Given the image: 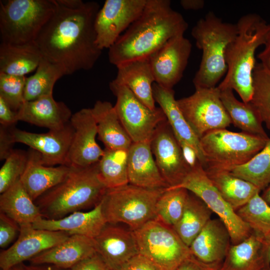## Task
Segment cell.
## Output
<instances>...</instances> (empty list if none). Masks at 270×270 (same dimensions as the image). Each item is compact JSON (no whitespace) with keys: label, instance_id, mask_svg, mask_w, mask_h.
<instances>
[{"label":"cell","instance_id":"cell-1","mask_svg":"<svg viewBox=\"0 0 270 270\" xmlns=\"http://www.w3.org/2000/svg\"><path fill=\"white\" fill-rule=\"evenodd\" d=\"M98 2L56 0L55 8L34 43L44 58L61 66L66 75L92 68L102 50L96 43Z\"/></svg>","mask_w":270,"mask_h":270},{"label":"cell","instance_id":"cell-2","mask_svg":"<svg viewBox=\"0 0 270 270\" xmlns=\"http://www.w3.org/2000/svg\"><path fill=\"white\" fill-rule=\"evenodd\" d=\"M188 24L169 0H147L140 16L108 48V60L116 67L148 58L171 38L184 34Z\"/></svg>","mask_w":270,"mask_h":270},{"label":"cell","instance_id":"cell-3","mask_svg":"<svg viewBox=\"0 0 270 270\" xmlns=\"http://www.w3.org/2000/svg\"><path fill=\"white\" fill-rule=\"evenodd\" d=\"M236 24L237 35L228 45L225 54L227 72L218 87L220 90H236L242 102L247 103L252 94L256 51L264 44L270 24L256 14L242 16Z\"/></svg>","mask_w":270,"mask_h":270},{"label":"cell","instance_id":"cell-4","mask_svg":"<svg viewBox=\"0 0 270 270\" xmlns=\"http://www.w3.org/2000/svg\"><path fill=\"white\" fill-rule=\"evenodd\" d=\"M98 163L84 168L72 166L63 181L35 200L43 218L59 219L94 208L100 202L107 188L99 176Z\"/></svg>","mask_w":270,"mask_h":270},{"label":"cell","instance_id":"cell-5","mask_svg":"<svg viewBox=\"0 0 270 270\" xmlns=\"http://www.w3.org/2000/svg\"><path fill=\"white\" fill-rule=\"evenodd\" d=\"M238 32L236 24L224 22L212 12L197 22L191 34L202 56L192 80L195 88L216 87L226 75V51Z\"/></svg>","mask_w":270,"mask_h":270},{"label":"cell","instance_id":"cell-6","mask_svg":"<svg viewBox=\"0 0 270 270\" xmlns=\"http://www.w3.org/2000/svg\"><path fill=\"white\" fill-rule=\"evenodd\" d=\"M164 189H148L128 184L107 188L100 202L107 223L124 224L135 230L154 220L156 206Z\"/></svg>","mask_w":270,"mask_h":270},{"label":"cell","instance_id":"cell-7","mask_svg":"<svg viewBox=\"0 0 270 270\" xmlns=\"http://www.w3.org/2000/svg\"><path fill=\"white\" fill-rule=\"evenodd\" d=\"M269 138L226 128L210 131L200 139L203 167L230 171L248 162L264 148Z\"/></svg>","mask_w":270,"mask_h":270},{"label":"cell","instance_id":"cell-8","mask_svg":"<svg viewBox=\"0 0 270 270\" xmlns=\"http://www.w3.org/2000/svg\"><path fill=\"white\" fill-rule=\"evenodd\" d=\"M56 0H8L0 2L1 42H34L52 14Z\"/></svg>","mask_w":270,"mask_h":270},{"label":"cell","instance_id":"cell-9","mask_svg":"<svg viewBox=\"0 0 270 270\" xmlns=\"http://www.w3.org/2000/svg\"><path fill=\"white\" fill-rule=\"evenodd\" d=\"M139 253L158 270H175L192 255L172 228L152 220L133 231Z\"/></svg>","mask_w":270,"mask_h":270},{"label":"cell","instance_id":"cell-10","mask_svg":"<svg viewBox=\"0 0 270 270\" xmlns=\"http://www.w3.org/2000/svg\"><path fill=\"white\" fill-rule=\"evenodd\" d=\"M168 188H185L201 199L225 224L232 244L240 242L252 234L250 226L222 197L201 164L192 168L179 184Z\"/></svg>","mask_w":270,"mask_h":270},{"label":"cell","instance_id":"cell-11","mask_svg":"<svg viewBox=\"0 0 270 270\" xmlns=\"http://www.w3.org/2000/svg\"><path fill=\"white\" fill-rule=\"evenodd\" d=\"M109 87L116 98V111L132 142H150L157 126L167 120L162 108H150L126 86L114 80Z\"/></svg>","mask_w":270,"mask_h":270},{"label":"cell","instance_id":"cell-12","mask_svg":"<svg viewBox=\"0 0 270 270\" xmlns=\"http://www.w3.org/2000/svg\"><path fill=\"white\" fill-rule=\"evenodd\" d=\"M192 95L177 100L179 108L196 135L223 129L232 124L218 86L196 88Z\"/></svg>","mask_w":270,"mask_h":270},{"label":"cell","instance_id":"cell-13","mask_svg":"<svg viewBox=\"0 0 270 270\" xmlns=\"http://www.w3.org/2000/svg\"><path fill=\"white\" fill-rule=\"evenodd\" d=\"M147 0H106L96 15V43L101 50L110 48L140 16Z\"/></svg>","mask_w":270,"mask_h":270},{"label":"cell","instance_id":"cell-14","mask_svg":"<svg viewBox=\"0 0 270 270\" xmlns=\"http://www.w3.org/2000/svg\"><path fill=\"white\" fill-rule=\"evenodd\" d=\"M150 144L156 162L168 187L179 184L191 169L167 120L157 126Z\"/></svg>","mask_w":270,"mask_h":270},{"label":"cell","instance_id":"cell-15","mask_svg":"<svg viewBox=\"0 0 270 270\" xmlns=\"http://www.w3.org/2000/svg\"><path fill=\"white\" fill-rule=\"evenodd\" d=\"M192 44L184 34L174 36L148 58L155 82L168 89L182 79L192 52Z\"/></svg>","mask_w":270,"mask_h":270},{"label":"cell","instance_id":"cell-16","mask_svg":"<svg viewBox=\"0 0 270 270\" xmlns=\"http://www.w3.org/2000/svg\"><path fill=\"white\" fill-rule=\"evenodd\" d=\"M16 241L0 254L2 270H9L62 243L70 236L62 232L36 229L32 224L20 226Z\"/></svg>","mask_w":270,"mask_h":270},{"label":"cell","instance_id":"cell-17","mask_svg":"<svg viewBox=\"0 0 270 270\" xmlns=\"http://www.w3.org/2000/svg\"><path fill=\"white\" fill-rule=\"evenodd\" d=\"M14 143H21L38 152L46 166L67 165L74 128L70 122L64 128L46 133H34L10 128Z\"/></svg>","mask_w":270,"mask_h":270},{"label":"cell","instance_id":"cell-18","mask_svg":"<svg viewBox=\"0 0 270 270\" xmlns=\"http://www.w3.org/2000/svg\"><path fill=\"white\" fill-rule=\"evenodd\" d=\"M70 122L74 130L70 148L68 166L84 168L98 163L104 154L96 141L97 126L91 108L72 114Z\"/></svg>","mask_w":270,"mask_h":270},{"label":"cell","instance_id":"cell-19","mask_svg":"<svg viewBox=\"0 0 270 270\" xmlns=\"http://www.w3.org/2000/svg\"><path fill=\"white\" fill-rule=\"evenodd\" d=\"M94 239L96 252L110 270H122L127 262L139 254L133 231L118 224L107 223Z\"/></svg>","mask_w":270,"mask_h":270},{"label":"cell","instance_id":"cell-20","mask_svg":"<svg viewBox=\"0 0 270 270\" xmlns=\"http://www.w3.org/2000/svg\"><path fill=\"white\" fill-rule=\"evenodd\" d=\"M16 114L18 121L47 128L49 130L63 128L70 122L72 115L66 104L56 101L52 94L25 102Z\"/></svg>","mask_w":270,"mask_h":270},{"label":"cell","instance_id":"cell-21","mask_svg":"<svg viewBox=\"0 0 270 270\" xmlns=\"http://www.w3.org/2000/svg\"><path fill=\"white\" fill-rule=\"evenodd\" d=\"M28 152L26 168L20 181L31 198L35 202L39 197L63 181L72 166H46L37 151L30 148Z\"/></svg>","mask_w":270,"mask_h":270},{"label":"cell","instance_id":"cell-22","mask_svg":"<svg viewBox=\"0 0 270 270\" xmlns=\"http://www.w3.org/2000/svg\"><path fill=\"white\" fill-rule=\"evenodd\" d=\"M232 244L224 222L211 218L189 246L192 254L208 264H222Z\"/></svg>","mask_w":270,"mask_h":270},{"label":"cell","instance_id":"cell-23","mask_svg":"<svg viewBox=\"0 0 270 270\" xmlns=\"http://www.w3.org/2000/svg\"><path fill=\"white\" fill-rule=\"evenodd\" d=\"M106 224L100 202L90 211L75 212L57 220L42 218L32 225L36 229L62 232L70 236L80 235L94 238Z\"/></svg>","mask_w":270,"mask_h":270},{"label":"cell","instance_id":"cell-24","mask_svg":"<svg viewBox=\"0 0 270 270\" xmlns=\"http://www.w3.org/2000/svg\"><path fill=\"white\" fill-rule=\"evenodd\" d=\"M129 184L148 189H164L168 186L153 157L150 142H132L128 150Z\"/></svg>","mask_w":270,"mask_h":270},{"label":"cell","instance_id":"cell-25","mask_svg":"<svg viewBox=\"0 0 270 270\" xmlns=\"http://www.w3.org/2000/svg\"><path fill=\"white\" fill-rule=\"evenodd\" d=\"M96 252L94 238L72 235L62 243L29 260L31 264H48L70 269L78 262Z\"/></svg>","mask_w":270,"mask_h":270},{"label":"cell","instance_id":"cell-26","mask_svg":"<svg viewBox=\"0 0 270 270\" xmlns=\"http://www.w3.org/2000/svg\"><path fill=\"white\" fill-rule=\"evenodd\" d=\"M114 80L126 86L144 104L155 109L152 86L155 82L148 58L122 64L117 67Z\"/></svg>","mask_w":270,"mask_h":270},{"label":"cell","instance_id":"cell-27","mask_svg":"<svg viewBox=\"0 0 270 270\" xmlns=\"http://www.w3.org/2000/svg\"><path fill=\"white\" fill-rule=\"evenodd\" d=\"M91 110L96 124L98 139L103 142L105 148L128 150L132 142L114 106L109 102L98 100Z\"/></svg>","mask_w":270,"mask_h":270},{"label":"cell","instance_id":"cell-28","mask_svg":"<svg viewBox=\"0 0 270 270\" xmlns=\"http://www.w3.org/2000/svg\"><path fill=\"white\" fill-rule=\"evenodd\" d=\"M154 100L164 112L174 135L190 144L196 150L204 166V158L199 138L196 135L178 107L173 89L166 88L154 82L152 86Z\"/></svg>","mask_w":270,"mask_h":270},{"label":"cell","instance_id":"cell-29","mask_svg":"<svg viewBox=\"0 0 270 270\" xmlns=\"http://www.w3.org/2000/svg\"><path fill=\"white\" fill-rule=\"evenodd\" d=\"M0 211L20 226L32 224L43 218L39 208L24 188L20 179L0 194Z\"/></svg>","mask_w":270,"mask_h":270},{"label":"cell","instance_id":"cell-30","mask_svg":"<svg viewBox=\"0 0 270 270\" xmlns=\"http://www.w3.org/2000/svg\"><path fill=\"white\" fill-rule=\"evenodd\" d=\"M43 58L34 42L0 45V72L25 76L36 70Z\"/></svg>","mask_w":270,"mask_h":270},{"label":"cell","instance_id":"cell-31","mask_svg":"<svg viewBox=\"0 0 270 270\" xmlns=\"http://www.w3.org/2000/svg\"><path fill=\"white\" fill-rule=\"evenodd\" d=\"M262 253L261 237L253 232L246 239L231 244L220 270H268Z\"/></svg>","mask_w":270,"mask_h":270},{"label":"cell","instance_id":"cell-32","mask_svg":"<svg viewBox=\"0 0 270 270\" xmlns=\"http://www.w3.org/2000/svg\"><path fill=\"white\" fill-rule=\"evenodd\" d=\"M204 170L222 197L236 211L260 192L254 184L234 176L230 171Z\"/></svg>","mask_w":270,"mask_h":270},{"label":"cell","instance_id":"cell-33","mask_svg":"<svg viewBox=\"0 0 270 270\" xmlns=\"http://www.w3.org/2000/svg\"><path fill=\"white\" fill-rule=\"evenodd\" d=\"M220 90L222 104L235 127L244 132L269 138L263 128L258 112L250 102L239 101L234 96L232 90Z\"/></svg>","mask_w":270,"mask_h":270},{"label":"cell","instance_id":"cell-34","mask_svg":"<svg viewBox=\"0 0 270 270\" xmlns=\"http://www.w3.org/2000/svg\"><path fill=\"white\" fill-rule=\"evenodd\" d=\"M212 212L198 197L189 194L182 214L172 228L188 247L211 219Z\"/></svg>","mask_w":270,"mask_h":270},{"label":"cell","instance_id":"cell-35","mask_svg":"<svg viewBox=\"0 0 270 270\" xmlns=\"http://www.w3.org/2000/svg\"><path fill=\"white\" fill-rule=\"evenodd\" d=\"M98 165L100 178L107 188L129 184L128 150L104 148Z\"/></svg>","mask_w":270,"mask_h":270},{"label":"cell","instance_id":"cell-36","mask_svg":"<svg viewBox=\"0 0 270 270\" xmlns=\"http://www.w3.org/2000/svg\"><path fill=\"white\" fill-rule=\"evenodd\" d=\"M65 75V72L61 66L43 58L36 72L26 77L24 90L25 102L52 94L56 82Z\"/></svg>","mask_w":270,"mask_h":270},{"label":"cell","instance_id":"cell-37","mask_svg":"<svg viewBox=\"0 0 270 270\" xmlns=\"http://www.w3.org/2000/svg\"><path fill=\"white\" fill-rule=\"evenodd\" d=\"M254 184L260 191L270 183V138L264 148L246 163L230 171Z\"/></svg>","mask_w":270,"mask_h":270},{"label":"cell","instance_id":"cell-38","mask_svg":"<svg viewBox=\"0 0 270 270\" xmlns=\"http://www.w3.org/2000/svg\"><path fill=\"white\" fill-rule=\"evenodd\" d=\"M189 194L184 188H166L156 202L155 220L173 228L182 214Z\"/></svg>","mask_w":270,"mask_h":270},{"label":"cell","instance_id":"cell-39","mask_svg":"<svg viewBox=\"0 0 270 270\" xmlns=\"http://www.w3.org/2000/svg\"><path fill=\"white\" fill-rule=\"evenodd\" d=\"M236 212L256 235L262 237L270 232V205L260 192L237 210Z\"/></svg>","mask_w":270,"mask_h":270},{"label":"cell","instance_id":"cell-40","mask_svg":"<svg viewBox=\"0 0 270 270\" xmlns=\"http://www.w3.org/2000/svg\"><path fill=\"white\" fill-rule=\"evenodd\" d=\"M250 102L270 130V70L260 63L256 64L254 70L252 94Z\"/></svg>","mask_w":270,"mask_h":270},{"label":"cell","instance_id":"cell-41","mask_svg":"<svg viewBox=\"0 0 270 270\" xmlns=\"http://www.w3.org/2000/svg\"><path fill=\"white\" fill-rule=\"evenodd\" d=\"M28 152L14 150L5 160L0 170V193L2 194L19 180L28 162Z\"/></svg>","mask_w":270,"mask_h":270},{"label":"cell","instance_id":"cell-42","mask_svg":"<svg viewBox=\"0 0 270 270\" xmlns=\"http://www.w3.org/2000/svg\"><path fill=\"white\" fill-rule=\"evenodd\" d=\"M26 77L0 72V96L14 111L25 102L24 90Z\"/></svg>","mask_w":270,"mask_h":270},{"label":"cell","instance_id":"cell-43","mask_svg":"<svg viewBox=\"0 0 270 270\" xmlns=\"http://www.w3.org/2000/svg\"><path fill=\"white\" fill-rule=\"evenodd\" d=\"M20 226L14 220L0 212V247L6 248L20 233Z\"/></svg>","mask_w":270,"mask_h":270},{"label":"cell","instance_id":"cell-44","mask_svg":"<svg viewBox=\"0 0 270 270\" xmlns=\"http://www.w3.org/2000/svg\"><path fill=\"white\" fill-rule=\"evenodd\" d=\"M70 270H110L107 264L98 252L80 261Z\"/></svg>","mask_w":270,"mask_h":270},{"label":"cell","instance_id":"cell-45","mask_svg":"<svg viewBox=\"0 0 270 270\" xmlns=\"http://www.w3.org/2000/svg\"><path fill=\"white\" fill-rule=\"evenodd\" d=\"M222 264L204 263L192 254L183 261L175 270H220Z\"/></svg>","mask_w":270,"mask_h":270},{"label":"cell","instance_id":"cell-46","mask_svg":"<svg viewBox=\"0 0 270 270\" xmlns=\"http://www.w3.org/2000/svg\"><path fill=\"white\" fill-rule=\"evenodd\" d=\"M10 127L0 125V160H5L12 152L13 142L10 130Z\"/></svg>","mask_w":270,"mask_h":270},{"label":"cell","instance_id":"cell-47","mask_svg":"<svg viewBox=\"0 0 270 270\" xmlns=\"http://www.w3.org/2000/svg\"><path fill=\"white\" fill-rule=\"evenodd\" d=\"M122 270H158L146 258L138 254L127 262Z\"/></svg>","mask_w":270,"mask_h":270},{"label":"cell","instance_id":"cell-48","mask_svg":"<svg viewBox=\"0 0 270 270\" xmlns=\"http://www.w3.org/2000/svg\"><path fill=\"white\" fill-rule=\"evenodd\" d=\"M18 122L16 112L13 110L0 96V123L2 126L12 127Z\"/></svg>","mask_w":270,"mask_h":270},{"label":"cell","instance_id":"cell-49","mask_svg":"<svg viewBox=\"0 0 270 270\" xmlns=\"http://www.w3.org/2000/svg\"><path fill=\"white\" fill-rule=\"evenodd\" d=\"M176 138L180 147L184 160L190 169L200 164L195 149L184 140L176 137Z\"/></svg>","mask_w":270,"mask_h":270},{"label":"cell","instance_id":"cell-50","mask_svg":"<svg viewBox=\"0 0 270 270\" xmlns=\"http://www.w3.org/2000/svg\"><path fill=\"white\" fill-rule=\"evenodd\" d=\"M264 45V49L258 54V57L260 60V64L270 70V26Z\"/></svg>","mask_w":270,"mask_h":270},{"label":"cell","instance_id":"cell-51","mask_svg":"<svg viewBox=\"0 0 270 270\" xmlns=\"http://www.w3.org/2000/svg\"><path fill=\"white\" fill-rule=\"evenodd\" d=\"M262 253L268 268L270 266V232L261 237Z\"/></svg>","mask_w":270,"mask_h":270},{"label":"cell","instance_id":"cell-52","mask_svg":"<svg viewBox=\"0 0 270 270\" xmlns=\"http://www.w3.org/2000/svg\"><path fill=\"white\" fill-rule=\"evenodd\" d=\"M180 4L186 10H200L202 9L205 4L203 0H181Z\"/></svg>","mask_w":270,"mask_h":270},{"label":"cell","instance_id":"cell-53","mask_svg":"<svg viewBox=\"0 0 270 270\" xmlns=\"http://www.w3.org/2000/svg\"><path fill=\"white\" fill-rule=\"evenodd\" d=\"M25 270H70L64 269L55 266L48 264H31L29 266L24 264Z\"/></svg>","mask_w":270,"mask_h":270},{"label":"cell","instance_id":"cell-54","mask_svg":"<svg viewBox=\"0 0 270 270\" xmlns=\"http://www.w3.org/2000/svg\"><path fill=\"white\" fill-rule=\"evenodd\" d=\"M263 192L261 195L262 198L270 205V183L268 186L263 190Z\"/></svg>","mask_w":270,"mask_h":270},{"label":"cell","instance_id":"cell-55","mask_svg":"<svg viewBox=\"0 0 270 270\" xmlns=\"http://www.w3.org/2000/svg\"><path fill=\"white\" fill-rule=\"evenodd\" d=\"M9 270H25L24 269V263L16 265Z\"/></svg>","mask_w":270,"mask_h":270},{"label":"cell","instance_id":"cell-56","mask_svg":"<svg viewBox=\"0 0 270 270\" xmlns=\"http://www.w3.org/2000/svg\"><path fill=\"white\" fill-rule=\"evenodd\" d=\"M268 270H270V268H269Z\"/></svg>","mask_w":270,"mask_h":270}]
</instances>
